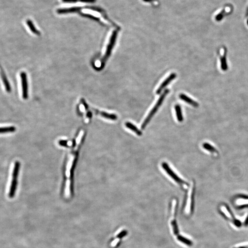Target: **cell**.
Instances as JSON below:
<instances>
[{
    "mask_svg": "<svg viewBox=\"0 0 248 248\" xmlns=\"http://www.w3.org/2000/svg\"><path fill=\"white\" fill-rule=\"evenodd\" d=\"M84 134V132L83 130H81L79 132L76 140V145L74 148V150L69 155V158L67 163L65 172V182L64 185L65 194L67 196H68L71 194V174L73 170V165L77 154L78 148L81 142Z\"/></svg>",
    "mask_w": 248,
    "mask_h": 248,
    "instance_id": "obj_1",
    "label": "cell"
},
{
    "mask_svg": "<svg viewBox=\"0 0 248 248\" xmlns=\"http://www.w3.org/2000/svg\"><path fill=\"white\" fill-rule=\"evenodd\" d=\"M169 91H170V90H169V89H166L164 91L163 93L160 96L159 99L157 101V103L155 104L154 107L150 111L149 113L148 114V116L146 117L144 122H143V123H142V125L141 126V129H144L146 128V126H147L148 124H149V122L152 118L153 117L154 114H156L157 111L159 110V108L161 107V105L162 104L164 100L165 99L166 96L168 95Z\"/></svg>",
    "mask_w": 248,
    "mask_h": 248,
    "instance_id": "obj_2",
    "label": "cell"
},
{
    "mask_svg": "<svg viewBox=\"0 0 248 248\" xmlns=\"http://www.w3.org/2000/svg\"><path fill=\"white\" fill-rule=\"evenodd\" d=\"M118 31L117 30H114L112 33L111 36L110 37L109 43H108L107 48H106V51H105L104 56H103V58H102V60L101 66L99 67L100 69L103 68L104 67V65L106 64V62H107L109 58H110V56L111 54L113 49L114 45H115V42H116V39H117V36H118Z\"/></svg>",
    "mask_w": 248,
    "mask_h": 248,
    "instance_id": "obj_3",
    "label": "cell"
},
{
    "mask_svg": "<svg viewBox=\"0 0 248 248\" xmlns=\"http://www.w3.org/2000/svg\"><path fill=\"white\" fill-rule=\"evenodd\" d=\"M20 163L18 161H16L15 163L12 174V180L11 186L10 188L8 196L10 198H13L15 194L17 188V178L20 170Z\"/></svg>",
    "mask_w": 248,
    "mask_h": 248,
    "instance_id": "obj_4",
    "label": "cell"
},
{
    "mask_svg": "<svg viewBox=\"0 0 248 248\" xmlns=\"http://www.w3.org/2000/svg\"><path fill=\"white\" fill-rule=\"evenodd\" d=\"M162 167L163 169L165 171V172L168 174V175L172 177L173 180H174L177 184H179L180 185H188V184L186 183L184 181L181 179L174 172H173L172 170L170 168V166L168 165L167 163L164 162L162 163L161 164Z\"/></svg>",
    "mask_w": 248,
    "mask_h": 248,
    "instance_id": "obj_5",
    "label": "cell"
},
{
    "mask_svg": "<svg viewBox=\"0 0 248 248\" xmlns=\"http://www.w3.org/2000/svg\"><path fill=\"white\" fill-rule=\"evenodd\" d=\"M21 85H22V96L23 99H27L28 98V83L26 73L22 72L20 74Z\"/></svg>",
    "mask_w": 248,
    "mask_h": 248,
    "instance_id": "obj_6",
    "label": "cell"
},
{
    "mask_svg": "<svg viewBox=\"0 0 248 248\" xmlns=\"http://www.w3.org/2000/svg\"><path fill=\"white\" fill-rule=\"evenodd\" d=\"M176 73H172L162 83V84L160 85L159 87L157 89V91H156V93L157 94H160L161 92H162L164 89L168 86L173 80L175 79L176 78Z\"/></svg>",
    "mask_w": 248,
    "mask_h": 248,
    "instance_id": "obj_7",
    "label": "cell"
},
{
    "mask_svg": "<svg viewBox=\"0 0 248 248\" xmlns=\"http://www.w3.org/2000/svg\"><path fill=\"white\" fill-rule=\"evenodd\" d=\"M179 98L181 99L184 101L185 102L187 103L188 104H190V105L193 106V107H199V104L198 103L196 102L195 101L193 100L192 99H191L190 98L188 97V96H187L185 94H184V93H181V94H180Z\"/></svg>",
    "mask_w": 248,
    "mask_h": 248,
    "instance_id": "obj_8",
    "label": "cell"
},
{
    "mask_svg": "<svg viewBox=\"0 0 248 248\" xmlns=\"http://www.w3.org/2000/svg\"><path fill=\"white\" fill-rule=\"evenodd\" d=\"M0 74H1V78H2V80L3 83L5 87L6 90V91L8 92H10L11 91V86H10V83L7 79V77H6V75L5 74L4 71H3L2 69H1V72H0Z\"/></svg>",
    "mask_w": 248,
    "mask_h": 248,
    "instance_id": "obj_9",
    "label": "cell"
},
{
    "mask_svg": "<svg viewBox=\"0 0 248 248\" xmlns=\"http://www.w3.org/2000/svg\"><path fill=\"white\" fill-rule=\"evenodd\" d=\"M125 126L129 129L130 130L133 132H135L138 136H141L142 135V132L139 129H138L136 126L133 125L130 122H126L125 123Z\"/></svg>",
    "mask_w": 248,
    "mask_h": 248,
    "instance_id": "obj_10",
    "label": "cell"
},
{
    "mask_svg": "<svg viewBox=\"0 0 248 248\" xmlns=\"http://www.w3.org/2000/svg\"><path fill=\"white\" fill-rule=\"evenodd\" d=\"M175 110L176 114L177 121L180 122H182L184 121V116H183L181 106L178 104H176L175 106Z\"/></svg>",
    "mask_w": 248,
    "mask_h": 248,
    "instance_id": "obj_11",
    "label": "cell"
},
{
    "mask_svg": "<svg viewBox=\"0 0 248 248\" xmlns=\"http://www.w3.org/2000/svg\"><path fill=\"white\" fill-rule=\"evenodd\" d=\"M99 114L102 117L112 121H115L118 118L117 115L114 114L108 113L105 112H99Z\"/></svg>",
    "mask_w": 248,
    "mask_h": 248,
    "instance_id": "obj_12",
    "label": "cell"
},
{
    "mask_svg": "<svg viewBox=\"0 0 248 248\" xmlns=\"http://www.w3.org/2000/svg\"><path fill=\"white\" fill-rule=\"evenodd\" d=\"M16 128L13 126L0 127V134L13 133L16 131Z\"/></svg>",
    "mask_w": 248,
    "mask_h": 248,
    "instance_id": "obj_13",
    "label": "cell"
},
{
    "mask_svg": "<svg viewBox=\"0 0 248 248\" xmlns=\"http://www.w3.org/2000/svg\"><path fill=\"white\" fill-rule=\"evenodd\" d=\"M26 24L32 33H34V34L37 35V36H40V32L36 29V27L35 26L34 24H33L32 21H30V20H27V21H26Z\"/></svg>",
    "mask_w": 248,
    "mask_h": 248,
    "instance_id": "obj_14",
    "label": "cell"
},
{
    "mask_svg": "<svg viewBox=\"0 0 248 248\" xmlns=\"http://www.w3.org/2000/svg\"><path fill=\"white\" fill-rule=\"evenodd\" d=\"M64 2L66 3H92L95 2L96 0H62Z\"/></svg>",
    "mask_w": 248,
    "mask_h": 248,
    "instance_id": "obj_15",
    "label": "cell"
},
{
    "mask_svg": "<svg viewBox=\"0 0 248 248\" xmlns=\"http://www.w3.org/2000/svg\"><path fill=\"white\" fill-rule=\"evenodd\" d=\"M177 239L180 242H182L184 244H185L188 246H191L192 245V242L189 239L182 236H178L177 237Z\"/></svg>",
    "mask_w": 248,
    "mask_h": 248,
    "instance_id": "obj_16",
    "label": "cell"
},
{
    "mask_svg": "<svg viewBox=\"0 0 248 248\" xmlns=\"http://www.w3.org/2000/svg\"><path fill=\"white\" fill-rule=\"evenodd\" d=\"M221 68L224 71L227 69V63L226 53H225L223 56L221 58Z\"/></svg>",
    "mask_w": 248,
    "mask_h": 248,
    "instance_id": "obj_17",
    "label": "cell"
},
{
    "mask_svg": "<svg viewBox=\"0 0 248 248\" xmlns=\"http://www.w3.org/2000/svg\"><path fill=\"white\" fill-rule=\"evenodd\" d=\"M203 147L205 149L207 150L208 151L212 153H214V154L217 153V152H216L215 149H214V148L213 146L209 144V143H204L203 145Z\"/></svg>",
    "mask_w": 248,
    "mask_h": 248,
    "instance_id": "obj_18",
    "label": "cell"
},
{
    "mask_svg": "<svg viewBox=\"0 0 248 248\" xmlns=\"http://www.w3.org/2000/svg\"><path fill=\"white\" fill-rule=\"evenodd\" d=\"M236 204L238 206H244L248 204V199H239L236 202Z\"/></svg>",
    "mask_w": 248,
    "mask_h": 248,
    "instance_id": "obj_19",
    "label": "cell"
},
{
    "mask_svg": "<svg viewBox=\"0 0 248 248\" xmlns=\"http://www.w3.org/2000/svg\"><path fill=\"white\" fill-rule=\"evenodd\" d=\"M172 226L173 230L175 234H178L179 233V230H178V226H177L176 222L175 221H172Z\"/></svg>",
    "mask_w": 248,
    "mask_h": 248,
    "instance_id": "obj_20",
    "label": "cell"
},
{
    "mask_svg": "<svg viewBox=\"0 0 248 248\" xmlns=\"http://www.w3.org/2000/svg\"><path fill=\"white\" fill-rule=\"evenodd\" d=\"M60 144L62 146H70L72 145V142L66 141L64 140L60 141Z\"/></svg>",
    "mask_w": 248,
    "mask_h": 248,
    "instance_id": "obj_21",
    "label": "cell"
},
{
    "mask_svg": "<svg viewBox=\"0 0 248 248\" xmlns=\"http://www.w3.org/2000/svg\"><path fill=\"white\" fill-rule=\"evenodd\" d=\"M126 234V231L124 230V231H122V232H121L120 234H118L117 235V237L118 238H122L124 237L125 236Z\"/></svg>",
    "mask_w": 248,
    "mask_h": 248,
    "instance_id": "obj_22",
    "label": "cell"
},
{
    "mask_svg": "<svg viewBox=\"0 0 248 248\" xmlns=\"http://www.w3.org/2000/svg\"><path fill=\"white\" fill-rule=\"evenodd\" d=\"M233 248H248V244H240L235 246Z\"/></svg>",
    "mask_w": 248,
    "mask_h": 248,
    "instance_id": "obj_23",
    "label": "cell"
},
{
    "mask_svg": "<svg viewBox=\"0 0 248 248\" xmlns=\"http://www.w3.org/2000/svg\"><path fill=\"white\" fill-rule=\"evenodd\" d=\"M144 2H152L156 0H143Z\"/></svg>",
    "mask_w": 248,
    "mask_h": 248,
    "instance_id": "obj_24",
    "label": "cell"
}]
</instances>
